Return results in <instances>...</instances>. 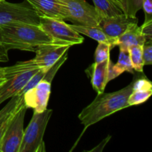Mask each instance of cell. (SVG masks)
Instances as JSON below:
<instances>
[{
	"mask_svg": "<svg viewBox=\"0 0 152 152\" xmlns=\"http://www.w3.org/2000/svg\"><path fill=\"white\" fill-rule=\"evenodd\" d=\"M0 42L7 51L17 49L29 52H34L42 45L59 43L39 26L24 23L0 25Z\"/></svg>",
	"mask_w": 152,
	"mask_h": 152,
	"instance_id": "cell-1",
	"label": "cell"
},
{
	"mask_svg": "<svg viewBox=\"0 0 152 152\" xmlns=\"http://www.w3.org/2000/svg\"><path fill=\"white\" fill-rule=\"evenodd\" d=\"M132 85L133 83L132 82L129 86L117 91L111 93L103 92L97 94L93 102L79 114V119L84 126V130L80 137L91 126L117 111L129 107L128 99L133 91Z\"/></svg>",
	"mask_w": 152,
	"mask_h": 152,
	"instance_id": "cell-2",
	"label": "cell"
},
{
	"mask_svg": "<svg viewBox=\"0 0 152 152\" xmlns=\"http://www.w3.org/2000/svg\"><path fill=\"white\" fill-rule=\"evenodd\" d=\"M52 114L51 109H45L42 112L34 111L28 127L24 131L19 152L45 151L43 137Z\"/></svg>",
	"mask_w": 152,
	"mask_h": 152,
	"instance_id": "cell-3",
	"label": "cell"
},
{
	"mask_svg": "<svg viewBox=\"0 0 152 152\" xmlns=\"http://www.w3.org/2000/svg\"><path fill=\"white\" fill-rule=\"evenodd\" d=\"M24 23L39 26L40 16L27 1L22 3L0 1V25Z\"/></svg>",
	"mask_w": 152,
	"mask_h": 152,
	"instance_id": "cell-4",
	"label": "cell"
},
{
	"mask_svg": "<svg viewBox=\"0 0 152 152\" xmlns=\"http://www.w3.org/2000/svg\"><path fill=\"white\" fill-rule=\"evenodd\" d=\"M39 27L53 39L71 46L81 44L84 38L64 20L48 17H40Z\"/></svg>",
	"mask_w": 152,
	"mask_h": 152,
	"instance_id": "cell-5",
	"label": "cell"
},
{
	"mask_svg": "<svg viewBox=\"0 0 152 152\" xmlns=\"http://www.w3.org/2000/svg\"><path fill=\"white\" fill-rule=\"evenodd\" d=\"M67 15V19L75 25L98 26L101 20L94 6L85 0H61Z\"/></svg>",
	"mask_w": 152,
	"mask_h": 152,
	"instance_id": "cell-6",
	"label": "cell"
},
{
	"mask_svg": "<svg viewBox=\"0 0 152 152\" xmlns=\"http://www.w3.org/2000/svg\"><path fill=\"white\" fill-rule=\"evenodd\" d=\"M27 108L22 104L15 112L0 140V152H19L24 134V120Z\"/></svg>",
	"mask_w": 152,
	"mask_h": 152,
	"instance_id": "cell-7",
	"label": "cell"
},
{
	"mask_svg": "<svg viewBox=\"0 0 152 152\" xmlns=\"http://www.w3.org/2000/svg\"><path fill=\"white\" fill-rule=\"evenodd\" d=\"M51 83L42 80L36 86L27 91L23 94V102L27 108L42 112L47 109L50 95Z\"/></svg>",
	"mask_w": 152,
	"mask_h": 152,
	"instance_id": "cell-8",
	"label": "cell"
},
{
	"mask_svg": "<svg viewBox=\"0 0 152 152\" xmlns=\"http://www.w3.org/2000/svg\"><path fill=\"white\" fill-rule=\"evenodd\" d=\"M71 46L67 44L51 43L40 45L35 50L36 56L33 61L38 68L51 67Z\"/></svg>",
	"mask_w": 152,
	"mask_h": 152,
	"instance_id": "cell-9",
	"label": "cell"
},
{
	"mask_svg": "<svg viewBox=\"0 0 152 152\" xmlns=\"http://www.w3.org/2000/svg\"><path fill=\"white\" fill-rule=\"evenodd\" d=\"M137 23L138 19L137 17H130L123 13L111 17L102 18L98 26L108 37L116 40L131 25Z\"/></svg>",
	"mask_w": 152,
	"mask_h": 152,
	"instance_id": "cell-10",
	"label": "cell"
},
{
	"mask_svg": "<svg viewBox=\"0 0 152 152\" xmlns=\"http://www.w3.org/2000/svg\"><path fill=\"white\" fill-rule=\"evenodd\" d=\"M39 69V68L31 70L17 74L14 77L7 79L4 83H2L0 86V105L7 99L20 94L25 85Z\"/></svg>",
	"mask_w": 152,
	"mask_h": 152,
	"instance_id": "cell-11",
	"label": "cell"
},
{
	"mask_svg": "<svg viewBox=\"0 0 152 152\" xmlns=\"http://www.w3.org/2000/svg\"><path fill=\"white\" fill-rule=\"evenodd\" d=\"M36 10L40 17L65 20L66 12L61 0H25Z\"/></svg>",
	"mask_w": 152,
	"mask_h": 152,
	"instance_id": "cell-12",
	"label": "cell"
},
{
	"mask_svg": "<svg viewBox=\"0 0 152 152\" xmlns=\"http://www.w3.org/2000/svg\"><path fill=\"white\" fill-rule=\"evenodd\" d=\"M112 61L111 58L102 62H94L86 72L91 77V83L93 88L97 92V94L105 91L107 83H108V69Z\"/></svg>",
	"mask_w": 152,
	"mask_h": 152,
	"instance_id": "cell-13",
	"label": "cell"
},
{
	"mask_svg": "<svg viewBox=\"0 0 152 152\" xmlns=\"http://www.w3.org/2000/svg\"><path fill=\"white\" fill-rule=\"evenodd\" d=\"M145 42L140 28L137 24H134L116 39V46H119L120 48L129 49L134 45H143Z\"/></svg>",
	"mask_w": 152,
	"mask_h": 152,
	"instance_id": "cell-14",
	"label": "cell"
},
{
	"mask_svg": "<svg viewBox=\"0 0 152 152\" xmlns=\"http://www.w3.org/2000/svg\"><path fill=\"white\" fill-rule=\"evenodd\" d=\"M126 71L133 74L134 70L132 66L129 49L120 48V55L117 62L116 64H113L111 62L109 65L108 81L109 82L114 80Z\"/></svg>",
	"mask_w": 152,
	"mask_h": 152,
	"instance_id": "cell-15",
	"label": "cell"
},
{
	"mask_svg": "<svg viewBox=\"0 0 152 152\" xmlns=\"http://www.w3.org/2000/svg\"><path fill=\"white\" fill-rule=\"evenodd\" d=\"M70 26L79 34L86 35L98 42H104L109 45L111 49L116 46V40L108 37L99 26H86L80 25H70Z\"/></svg>",
	"mask_w": 152,
	"mask_h": 152,
	"instance_id": "cell-16",
	"label": "cell"
},
{
	"mask_svg": "<svg viewBox=\"0 0 152 152\" xmlns=\"http://www.w3.org/2000/svg\"><path fill=\"white\" fill-rule=\"evenodd\" d=\"M101 19L123 14V10L113 0H92Z\"/></svg>",
	"mask_w": 152,
	"mask_h": 152,
	"instance_id": "cell-17",
	"label": "cell"
},
{
	"mask_svg": "<svg viewBox=\"0 0 152 152\" xmlns=\"http://www.w3.org/2000/svg\"><path fill=\"white\" fill-rule=\"evenodd\" d=\"M132 66L137 72L142 73L144 62L142 59V45H134L129 48Z\"/></svg>",
	"mask_w": 152,
	"mask_h": 152,
	"instance_id": "cell-18",
	"label": "cell"
},
{
	"mask_svg": "<svg viewBox=\"0 0 152 152\" xmlns=\"http://www.w3.org/2000/svg\"><path fill=\"white\" fill-rule=\"evenodd\" d=\"M143 0H120V7L123 13L130 17H136V14L142 8Z\"/></svg>",
	"mask_w": 152,
	"mask_h": 152,
	"instance_id": "cell-19",
	"label": "cell"
},
{
	"mask_svg": "<svg viewBox=\"0 0 152 152\" xmlns=\"http://www.w3.org/2000/svg\"><path fill=\"white\" fill-rule=\"evenodd\" d=\"M151 94L152 90L133 91L128 99V104L129 106L140 105L146 102Z\"/></svg>",
	"mask_w": 152,
	"mask_h": 152,
	"instance_id": "cell-20",
	"label": "cell"
},
{
	"mask_svg": "<svg viewBox=\"0 0 152 152\" xmlns=\"http://www.w3.org/2000/svg\"><path fill=\"white\" fill-rule=\"evenodd\" d=\"M22 102H23V95L22 94H18L10 98V101L0 111V120L6 115L19 108L22 105Z\"/></svg>",
	"mask_w": 152,
	"mask_h": 152,
	"instance_id": "cell-21",
	"label": "cell"
},
{
	"mask_svg": "<svg viewBox=\"0 0 152 152\" xmlns=\"http://www.w3.org/2000/svg\"><path fill=\"white\" fill-rule=\"evenodd\" d=\"M111 48L109 45L104 42H98L94 53V62H102L110 59V50Z\"/></svg>",
	"mask_w": 152,
	"mask_h": 152,
	"instance_id": "cell-22",
	"label": "cell"
},
{
	"mask_svg": "<svg viewBox=\"0 0 152 152\" xmlns=\"http://www.w3.org/2000/svg\"><path fill=\"white\" fill-rule=\"evenodd\" d=\"M50 68V67H44V68H40L38 70V71H37V72L36 73V74H34L31 79H30V80L28 82V83L25 85L24 88L22 89V91H21L20 94L23 95L27 91H28L29 89L34 88V86H37L40 81H42V79L44 78L45 74L47 73L48 70Z\"/></svg>",
	"mask_w": 152,
	"mask_h": 152,
	"instance_id": "cell-23",
	"label": "cell"
},
{
	"mask_svg": "<svg viewBox=\"0 0 152 152\" xmlns=\"http://www.w3.org/2000/svg\"><path fill=\"white\" fill-rule=\"evenodd\" d=\"M68 50L65 52V53L61 56L60 59H59L57 62H55V63L48 70L47 73L45 74V75L42 80L49 82V83H52V80H53V77H55V75H56V74L57 73V71H59V69L61 68V66L63 65L64 62H65V61L67 60V59H68Z\"/></svg>",
	"mask_w": 152,
	"mask_h": 152,
	"instance_id": "cell-24",
	"label": "cell"
},
{
	"mask_svg": "<svg viewBox=\"0 0 152 152\" xmlns=\"http://www.w3.org/2000/svg\"><path fill=\"white\" fill-rule=\"evenodd\" d=\"M132 83H133V85H132L133 91L152 90V84L151 81H149L145 77L134 80Z\"/></svg>",
	"mask_w": 152,
	"mask_h": 152,
	"instance_id": "cell-25",
	"label": "cell"
},
{
	"mask_svg": "<svg viewBox=\"0 0 152 152\" xmlns=\"http://www.w3.org/2000/svg\"><path fill=\"white\" fill-rule=\"evenodd\" d=\"M140 28L145 42H152V19L145 20L144 23Z\"/></svg>",
	"mask_w": 152,
	"mask_h": 152,
	"instance_id": "cell-26",
	"label": "cell"
},
{
	"mask_svg": "<svg viewBox=\"0 0 152 152\" xmlns=\"http://www.w3.org/2000/svg\"><path fill=\"white\" fill-rule=\"evenodd\" d=\"M142 59L145 65L152 64V42H145L142 45Z\"/></svg>",
	"mask_w": 152,
	"mask_h": 152,
	"instance_id": "cell-27",
	"label": "cell"
},
{
	"mask_svg": "<svg viewBox=\"0 0 152 152\" xmlns=\"http://www.w3.org/2000/svg\"><path fill=\"white\" fill-rule=\"evenodd\" d=\"M23 103V102H22ZM20 105V106H21ZM19 106V107H20ZM19 108H16V110H14L13 111H12V112H10V114H8L7 115H6L5 117H3L2 119H1V120H0V140H1V139L2 138L3 135H4V132H5L6 129H7V126H8L9 123H10V120H11L12 117H13V114H15V112H16V111H17L18 109H19Z\"/></svg>",
	"mask_w": 152,
	"mask_h": 152,
	"instance_id": "cell-28",
	"label": "cell"
},
{
	"mask_svg": "<svg viewBox=\"0 0 152 152\" xmlns=\"http://www.w3.org/2000/svg\"><path fill=\"white\" fill-rule=\"evenodd\" d=\"M142 9L145 15V20L152 19V0H143Z\"/></svg>",
	"mask_w": 152,
	"mask_h": 152,
	"instance_id": "cell-29",
	"label": "cell"
},
{
	"mask_svg": "<svg viewBox=\"0 0 152 152\" xmlns=\"http://www.w3.org/2000/svg\"><path fill=\"white\" fill-rule=\"evenodd\" d=\"M9 59L7 50L4 48L0 42V62H7Z\"/></svg>",
	"mask_w": 152,
	"mask_h": 152,
	"instance_id": "cell-30",
	"label": "cell"
},
{
	"mask_svg": "<svg viewBox=\"0 0 152 152\" xmlns=\"http://www.w3.org/2000/svg\"><path fill=\"white\" fill-rule=\"evenodd\" d=\"M111 137V136H108L106 138H105V139H104L103 140H102V142H101L100 143L97 145V146H96L94 148H93V149H91V151H102V150H103L105 145L108 142V141H109L110 138Z\"/></svg>",
	"mask_w": 152,
	"mask_h": 152,
	"instance_id": "cell-31",
	"label": "cell"
},
{
	"mask_svg": "<svg viewBox=\"0 0 152 152\" xmlns=\"http://www.w3.org/2000/svg\"><path fill=\"white\" fill-rule=\"evenodd\" d=\"M6 80H7V78L5 77L4 67H0V86L4 83Z\"/></svg>",
	"mask_w": 152,
	"mask_h": 152,
	"instance_id": "cell-32",
	"label": "cell"
},
{
	"mask_svg": "<svg viewBox=\"0 0 152 152\" xmlns=\"http://www.w3.org/2000/svg\"><path fill=\"white\" fill-rule=\"evenodd\" d=\"M113 1H114V2L117 3V4H118L119 7H120V0H113ZM120 9H121V8H120Z\"/></svg>",
	"mask_w": 152,
	"mask_h": 152,
	"instance_id": "cell-33",
	"label": "cell"
},
{
	"mask_svg": "<svg viewBox=\"0 0 152 152\" xmlns=\"http://www.w3.org/2000/svg\"><path fill=\"white\" fill-rule=\"evenodd\" d=\"M2 1V0H0V1Z\"/></svg>",
	"mask_w": 152,
	"mask_h": 152,
	"instance_id": "cell-34",
	"label": "cell"
}]
</instances>
